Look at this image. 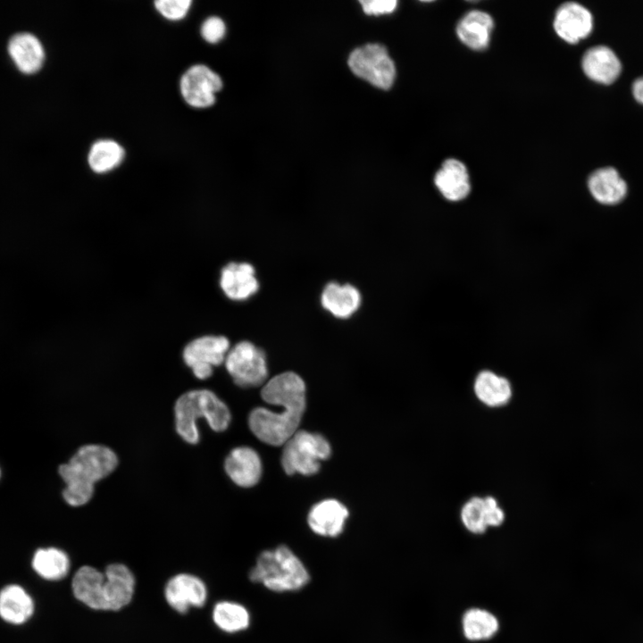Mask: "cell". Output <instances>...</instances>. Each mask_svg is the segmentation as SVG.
<instances>
[{"instance_id": "6da1fadb", "label": "cell", "mask_w": 643, "mask_h": 643, "mask_svg": "<svg viewBox=\"0 0 643 643\" xmlns=\"http://www.w3.org/2000/svg\"><path fill=\"white\" fill-rule=\"evenodd\" d=\"M263 400L280 405V412L256 407L248 416L253 434L271 446L284 445L298 430L304 415L306 398L303 379L293 372H285L267 380L262 390Z\"/></svg>"}, {"instance_id": "7a4b0ae2", "label": "cell", "mask_w": 643, "mask_h": 643, "mask_svg": "<svg viewBox=\"0 0 643 643\" xmlns=\"http://www.w3.org/2000/svg\"><path fill=\"white\" fill-rule=\"evenodd\" d=\"M118 456L99 444L80 447L68 463L60 465L59 474L66 484L63 496L71 506H81L94 495L95 484L109 476L118 465Z\"/></svg>"}, {"instance_id": "3957f363", "label": "cell", "mask_w": 643, "mask_h": 643, "mask_svg": "<svg viewBox=\"0 0 643 643\" xmlns=\"http://www.w3.org/2000/svg\"><path fill=\"white\" fill-rule=\"evenodd\" d=\"M175 429L188 444H197L200 436L196 422L205 420L216 432L226 430L231 421L228 405L209 389H193L180 395L174 405Z\"/></svg>"}, {"instance_id": "277c9868", "label": "cell", "mask_w": 643, "mask_h": 643, "mask_svg": "<svg viewBox=\"0 0 643 643\" xmlns=\"http://www.w3.org/2000/svg\"><path fill=\"white\" fill-rule=\"evenodd\" d=\"M249 579L273 592L296 591L309 581L307 569L287 546L263 551L250 570Z\"/></svg>"}, {"instance_id": "5b68a950", "label": "cell", "mask_w": 643, "mask_h": 643, "mask_svg": "<svg viewBox=\"0 0 643 643\" xmlns=\"http://www.w3.org/2000/svg\"><path fill=\"white\" fill-rule=\"evenodd\" d=\"M281 465L288 475L317 473L321 462L331 454L329 441L321 434L297 430L284 445Z\"/></svg>"}, {"instance_id": "8992f818", "label": "cell", "mask_w": 643, "mask_h": 643, "mask_svg": "<svg viewBox=\"0 0 643 643\" xmlns=\"http://www.w3.org/2000/svg\"><path fill=\"white\" fill-rule=\"evenodd\" d=\"M224 365L235 384L241 388L258 387L266 382V355L263 349L250 341L243 340L230 347Z\"/></svg>"}, {"instance_id": "52a82bcc", "label": "cell", "mask_w": 643, "mask_h": 643, "mask_svg": "<svg viewBox=\"0 0 643 643\" xmlns=\"http://www.w3.org/2000/svg\"><path fill=\"white\" fill-rule=\"evenodd\" d=\"M348 66L358 77L382 89H388L396 77L395 64L386 47L379 44H368L355 49Z\"/></svg>"}, {"instance_id": "ba28073f", "label": "cell", "mask_w": 643, "mask_h": 643, "mask_svg": "<svg viewBox=\"0 0 643 643\" xmlns=\"http://www.w3.org/2000/svg\"><path fill=\"white\" fill-rule=\"evenodd\" d=\"M230 348L224 336L205 335L189 341L182 351V359L194 376L206 380L213 375V367L224 363Z\"/></svg>"}, {"instance_id": "9c48e42d", "label": "cell", "mask_w": 643, "mask_h": 643, "mask_svg": "<svg viewBox=\"0 0 643 643\" xmlns=\"http://www.w3.org/2000/svg\"><path fill=\"white\" fill-rule=\"evenodd\" d=\"M222 88L221 77L205 64L189 67L180 80L184 101L194 108H207L216 100L215 94Z\"/></svg>"}, {"instance_id": "30bf717a", "label": "cell", "mask_w": 643, "mask_h": 643, "mask_svg": "<svg viewBox=\"0 0 643 643\" xmlns=\"http://www.w3.org/2000/svg\"><path fill=\"white\" fill-rule=\"evenodd\" d=\"M553 27L564 41L574 44L588 37L593 29L591 13L576 2L560 5L555 14Z\"/></svg>"}, {"instance_id": "8fae6325", "label": "cell", "mask_w": 643, "mask_h": 643, "mask_svg": "<svg viewBox=\"0 0 643 643\" xmlns=\"http://www.w3.org/2000/svg\"><path fill=\"white\" fill-rule=\"evenodd\" d=\"M164 596L169 605L178 613L184 614L190 607H201L207 597L205 583L196 576L180 573L166 583Z\"/></svg>"}, {"instance_id": "7c38bea8", "label": "cell", "mask_w": 643, "mask_h": 643, "mask_svg": "<svg viewBox=\"0 0 643 643\" xmlns=\"http://www.w3.org/2000/svg\"><path fill=\"white\" fill-rule=\"evenodd\" d=\"M219 285L223 294L233 301H245L259 289L255 269L246 262H230L223 266Z\"/></svg>"}, {"instance_id": "4fadbf2b", "label": "cell", "mask_w": 643, "mask_h": 643, "mask_svg": "<svg viewBox=\"0 0 643 643\" xmlns=\"http://www.w3.org/2000/svg\"><path fill=\"white\" fill-rule=\"evenodd\" d=\"M433 180L438 191L447 201H463L471 193L472 184L468 170L463 162L455 158L445 160L435 173Z\"/></svg>"}, {"instance_id": "5bb4252c", "label": "cell", "mask_w": 643, "mask_h": 643, "mask_svg": "<svg viewBox=\"0 0 643 643\" xmlns=\"http://www.w3.org/2000/svg\"><path fill=\"white\" fill-rule=\"evenodd\" d=\"M224 470L236 485L251 488L260 480L263 466L257 452L249 447L242 446L233 448L226 456Z\"/></svg>"}, {"instance_id": "9a60e30c", "label": "cell", "mask_w": 643, "mask_h": 643, "mask_svg": "<svg viewBox=\"0 0 643 643\" xmlns=\"http://www.w3.org/2000/svg\"><path fill=\"white\" fill-rule=\"evenodd\" d=\"M348 515L347 508L341 502L325 499L310 509L307 522L315 534L335 538L342 533Z\"/></svg>"}, {"instance_id": "2e32d148", "label": "cell", "mask_w": 643, "mask_h": 643, "mask_svg": "<svg viewBox=\"0 0 643 643\" xmlns=\"http://www.w3.org/2000/svg\"><path fill=\"white\" fill-rule=\"evenodd\" d=\"M104 574L106 611L120 610L132 599L135 589L134 575L122 564H109Z\"/></svg>"}, {"instance_id": "e0dca14e", "label": "cell", "mask_w": 643, "mask_h": 643, "mask_svg": "<svg viewBox=\"0 0 643 643\" xmlns=\"http://www.w3.org/2000/svg\"><path fill=\"white\" fill-rule=\"evenodd\" d=\"M104 585V572L89 565L80 567L71 582L73 595L79 601L92 609L106 611Z\"/></svg>"}, {"instance_id": "ac0fdd59", "label": "cell", "mask_w": 643, "mask_h": 643, "mask_svg": "<svg viewBox=\"0 0 643 643\" xmlns=\"http://www.w3.org/2000/svg\"><path fill=\"white\" fill-rule=\"evenodd\" d=\"M581 66L590 79L602 84L614 82L622 70L617 55L605 46L589 48L582 57Z\"/></svg>"}, {"instance_id": "d6986e66", "label": "cell", "mask_w": 643, "mask_h": 643, "mask_svg": "<svg viewBox=\"0 0 643 643\" xmlns=\"http://www.w3.org/2000/svg\"><path fill=\"white\" fill-rule=\"evenodd\" d=\"M494 28L492 17L482 11L467 13L456 25V35L467 47L480 51L488 47Z\"/></svg>"}, {"instance_id": "ffe728a7", "label": "cell", "mask_w": 643, "mask_h": 643, "mask_svg": "<svg viewBox=\"0 0 643 643\" xmlns=\"http://www.w3.org/2000/svg\"><path fill=\"white\" fill-rule=\"evenodd\" d=\"M361 301L360 291L348 283L330 282L321 295L322 306L338 319L351 317L360 307Z\"/></svg>"}, {"instance_id": "44dd1931", "label": "cell", "mask_w": 643, "mask_h": 643, "mask_svg": "<svg viewBox=\"0 0 643 643\" xmlns=\"http://www.w3.org/2000/svg\"><path fill=\"white\" fill-rule=\"evenodd\" d=\"M8 52L17 67L23 72L38 71L45 59V49L39 38L30 32H19L8 42Z\"/></svg>"}, {"instance_id": "7402d4cb", "label": "cell", "mask_w": 643, "mask_h": 643, "mask_svg": "<svg viewBox=\"0 0 643 643\" xmlns=\"http://www.w3.org/2000/svg\"><path fill=\"white\" fill-rule=\"evenodd\" d=\"M588 188L592 196L601 204L614 205L622 201L627 193V185L612 167L593 171L588 180Z\"/></svg>"}, {"instance_id": "603a6c76", "label": "cell", "mask_w": 643, "mask_h": 643, "mask_svg": "<svg viewBox=\"0 0 643 643\" xmlns=\"http://www.w3.org/2000/svg\"><path fill=\"white\" fill-rule=\"evenodd\" d=\"M34 612V603L25 589L16 584L7 585L0 591V617L12 624L27 622Z\"/></svg>"}, {"instance_id": "cb8c5ba5", "label": "cell", "mask_w": 643, "mask_h": 643, "mask_svg": "<svg viewBox=\"0 0 643 643\" xmlns=\"http://www.w3.org/2000/svg\"><path fill=\"white\" fill-rule=\"evenodd\" d=\"M474 391L478 398L489 406L505 405L512 395L509 381L491 371H482L477 375Z\"/></svg>"}, {"instance_id": "d4e9b609", "label": "cell", "mask_w": 643, "mask_h": 643, "mask_svg": "<svg viewBox=\"0 0 643 643\" xmlns=\"http://www.w3.org/2000/svg\"><path fill=\"white\" fill-rule=\"evenodd\" d=\"M34 571L43 579L58 580L70 570V559L66 553L56 547L38 549L32 558Z\"/></svg>"}, {"instance_id": "484cf974", "label": "cell", "mask_w": 643, "mask_h": 643, "mask_svg": "<svg viewBox=\"0 0 643 643\" xmlns=\"http://www.w3.org/2000/svg\"><path fill=\"white\" fill-rule=\"evenodd\" d=\"M124 156L125 151L119 143L112 139H101L91 146L88 163L94 172L105 173L119 166Z\"/></svg>"}, {"instance_id": "4316f807", "label": "cell", "mask_w": 643, "mask_h": 643, "mask_svg": "<svg viewBox=\"0 0 643 643\" xmlns=\"http://www.w3.org/2000/svg\"><path fill=\"white\" fill-rule=\"evenodd\" d=\"M213 620L221 630L234 633L246 630L249 626L250 615L242 605L221 601L213 607Z\"/></svg>"}, {"instance_id": "83f0119b", "label": "cell", "mask_w": 643, "mask_h": 643, "mask_svg": "<svg viewBox=\"0 0 643 643\" xmlns=\"http://www.w3.org/2000/svg\"><path fill=\"white\" fill-rule=\"evenodd\" d=\"M463 630L465 637L470 640L487 639L498 630V622L491 613L472 608L463 616Z\"/></svg>"}, {"instance_id": "f1b7e54d", "label": "cell", "mask_w": 643, "mask_h": 643, "mask_svg": "<svg viewBox=\"0 0 643 643\" xmlns=\"http://www.w3.org/2000/svg\"><path fill=\"white\" fill-rule=\"evenodd\" d=\"M461 518L470 531L475 534L483 533L489 527L485 498H471L462 508Z\"/></svg>"}, {"instance_id": "f546056e", "label": "cell", "mask_w": 643, "mask_h": 643, "mask_svg": "<svg viewBox=\"0 0 643 643\" xmlns=\"http://www.w3.org/2000/svg\"><path fill=\"white\" fill-rule=\"evenodd\" d=\"M191 0H158L154 6L158 13L170 21H180L188 13Z\"/></svg>"}, {"instance_id": "4dcf8cb0", "label": "cell", "mask_w": 643, "mask_h": 643, "mask_svg": "<svg viewBox=\"0 0 643 643\" xmlns=\"http://www.w3.org/2000/svg\"><path fill=\"white\" fill-rule=\"evenodd\" d=\"M226 27L223 21L217 16L207 18L201 25V36L208 43H218L224 37Z\"/></svg>"}, {"instance_id": "1f68e13d", "label": "cell", "mask_w": 643, "mask_h": 643, "mask_svg": "<svg viewBox=\"0 0 643 643\" xmlns=\"http://www.w3.org/2000/svg\"><path fill=\"white\" fill-rule=\"evenodd\" d=\"M363 10L367 14H383L392 13L397 4L396 0H361Z\"/></svg>"}, {"instance_id": "d6a6232c", "label": "cell", "mask_w": 643, "mask_h": 643, "mask_svg": "<svg viewBox=\"0 0 643 643\" xmlns=\"http://www.w3.org/2000/svg\"><path fill=\"white\" fill-rule=\"evenodd\" d=\"M632 93L636 100L643 104V76L634 81Z\"/></svg>"}]
</instances>
